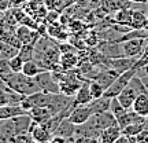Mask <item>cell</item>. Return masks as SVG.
Listing matches in <instances>:
<instances>
[{"label": "cell", "mask_w": 148, "mask_h": 143, "mask_svg": "<svg viewBox=\"0 0 148 143\" xmlns=\"http://www.w3.org/2000/svg\"><path fill=\"white\" fill-rule=\"evenodd\" d=\"M36 83L40 87V91H44V92H52V94H56V92H60V88H59V83L55 81L51 74V70H42L41 73H38L34 77Z\"/></svg>", "instance_id": "cell-4"}, {"label": "cell", "mask_w": 148, "mask_h": 143, "mask_svg": "<svg viewBox=\"0 0 148 143\" xmlns=\"http://www.w3.org/2000/svg\"><path fill=\"white\" fill-rule=\"evenodd\" d=\"M132 1H134V3H140V1L141 3H147V0H132Z\"/></svg>", "instance_id": "cell-27"}, {"label": "cell", "mask_w": 148, "mask_h": 143, "mask_svg": "<svg viewBox=\"0 0 148 143\" xmlns=\"http://www.w3.org/2000/svg\"><path fill=\"white\" fill-rule=\"evenodd\" d=\"M18 51L19 48L12 46L10 43H5L0 40V58H5V59H10L12 57L18 55Z\"/></svg>", "instance_id": "cell-19"}, {"label": "cell", "mask_w": 148, "mask_h": 143, "mask_svg": "<svg viewBox=\"0 0 148 143\" xmlns=\"http://www.w3.org/2000/svg\"><path fill=\"white\" fill-rule=\"evenodd\" d=\"M15 35L22 44H33L34 46L37 43V40L40 39V33H37L36 29H33V28L30 29L26 25H22V26L18 28Z\"/></svg>", "instance_id": "cell-7"}, {"label": "cell", "mask_w": 148, "mask_h": 143, "mask_svg": "<svg viewBox=\"0 0 148 143\" xmlns=\"http://www.w3.org/2000/svg\"><path fill=\"white\" fill-rule=\"evenodd\" d=\"M130 15H132V10H126L122 8L116 12L115 15V22L118 25H127L130 28Z\"/></svg>", "instance_id": "cell-21"}, {"label": "cell", "mask_w": 148, "mask_h": 143, "mask_svg": "<svg viewBox=\"0 0 148 143\" xmlns=\"http://www.w3.org/2000/svg\"><path fill=\"white\" fill-rule=\"evenodd\" d=\"M137 95H138V92L136 91V88L129 83V84L116 95V99L122 103V106L126 107L127 110H129V109H132L133 102H134V99L137 98Z\"/></svg>", "instance_id": "cell-8"}, {"label": "cell", "mask_w": 148, "mask_h": 143, "mask_svg": "<svg viewBox=\"0 0 148 143\" xmlns=\"http://www.w3.org/2000/svg\"><path fill=\"white\" fill-rule=\"evenodd\" d=\"M33 138L30 136V133H18L14 136V143H32Z\"/></svg>", "instance_id": "cell-26"}, {"label": "cell", "mask_w": 148, "mask_h": 143, "mask_svg": "<svg viewBox=\"0 0 148 143\" xmlns=\"http://www.w3.org/2000/svg\"><path fill=\"white\" fill-rule=\"evenodd\" d=\"M74 131H75V125H74L71 121H69L67 118H63L62 122L59 124V127L56 128V131L53 135H60V136H63L66 140L71 136H74Z\"/></svg>", "instance_id": "cell-15"}, {"label": "cell", "mask_w": 148, "mask_h": 143, "mask_svg": "<svg viewBox=\"0 0 148 143\" xmlns=\"http://www.w3.org/2000/svg\"><path fill=\"white\" fill-rule=\"evenodd\" d=\"M148 21V17L140 10H132L130 15V28L132 29H141L145 26Z\"/></svg>", "instance_id": "cell-16"}, {"label": "cell", "mask_w": 148, "mask_h": 143, "mask_svg": "<svg viewBox=\"0 0 148 143\" xmlns=\"http://www.w3.org/2000/svg\"><path fill=\"white\" fill-rule=\"evenodd\" d=\"M42 70H45L42 66L37 64L34 59H30V61H26L23 62V66H22V73L29 76V77H36L38 73H41Z\"/></svg>", "instance_id": "cell-17"}, {"label": "cell", "mask_w": 148, "mask_h": 143, "mask_svg": "<svg viewBox=\"0 0 148 143\" xmlns=\"http://www.w3.org/2000/svg\"><path fill=\"white\" fill-rule=\"evenodd\" d=\"M89 91L92 99H97L104 95V87L99 84L96 80H89Z\"/></svg>", "instance_id": "cell-23"}, {"label": "cell", "mask_w": 148, "mask_h": 143, "mask_svg": "<svg viewBox=\"0 0 148 143\" xmlns=\"http://www.w3.org/2000/svg\"><path fill=\"white\" fill-rule=\"evenodd\" d=\"M121 128L118 127V124L115 125H110V127L104 128L101 131L100 136H99V142L101 143H115L116 139L121 136Z\"/></svg>", "instance_id": "cell-11"}, {"label": "cell", "mask_w": 148, "mask_h": 143, "mask_svg": "<svg viewBox=\"0 0 148 143\" xmlns=\"http://www.w3.org/2000/svg\"><path fill=\"white\" fill-rule=\"evenodd\" d=\"M29 111L25 110L21 105H5V106H0V120H7V118H12L19 114H27Z\"/></svg>", "instance_id": "cell-12"}, {"label": "cell", "mask_w": 148, "mask_h": 143, "mask_svg": "<svg viewBox=\"0 0 148 143\" xmlns=\"http://www.w3.org/2000/svg\"><path fill=\"white\" fill-rule=\"evenodd\" d=\"M18 55L23 59V62L33 59V55H34V46H33V44H22L21 47H19Z\"/></svg>", "instance_id": "cell-22"}, {"label": "cell", "mask_w": 148, "mask_h": 143, "mask_svg": "<svg viewBox=\"0 0 148 143\" xmlns=\"http://www.w3.org/2000/svg\"><path fill=\"white\" fill-rule=\"evenodd\" d=\"M108 110L112 113V116L115 117V118H118V117H121L122 114H125L127 111V109L122 106V103L116 99V96H114V98H111L110 109H108Z\"/></svg>", "instance_id": "cell-20"}, {"label": "cell", "mask_w": 148, "mask_h": 143, "mask_svg": "<svg viewBox=\"0 0 148 143\" xmlns=\"http://www.w3.org/2000/svg\"><path fill=\"white\" fill-rule=\"evenodd\" d=\"M79 59L77 55H74V53H63L60 54V58H59V64L63 69H71V68H75L78 65Z\"/></svg>", "instance_id": "cell-18"}, {"label": "cell", "mask_w": 148, "mask_h": 143, "mask_svg": "<svg viewBox=\"0 0 148 143\" xmlns=\"http://www.w3.org/2000/svg\"><path fill=\"white\" fill-rule=\"evenodd\" d=\"M92 114H93V111L88 105H79V106L73 107L67 120L73 122L74 125H82L92 117Z\"/></svg>", "instance_id": "cell-5"}, {"label": "cell", "mask_w": 148, "mask_h": 143, "mask_svg": "<svg viewBox=\"0 0 148 143\" xmlns=\"http://www.w3.org/2000/svg\"><path fill=\"white\" fill-rule=\"evenodd\" d=\"M110 102H111V98L103 95L100 98H97V99H92L88 103V106L92 109L93 114L95 113H103V111H107L110 109Z\"/></svg>", "instance_id": "cell-14"}, {"label": "cell", "mask_w": 148, "mask_h": 143, "mask_svg": "<svg viewBox=\"0 0 148 143\" xmlns=\"http://www.w3.org/2000/svg\"><path fill=\"white\" fill-rule=\"evenodd\" d=\"M132 110L136 111L138 116L148 118V92H141L138 94L137 98L133 102Z\"/></svg>", "instance_id": "cell-10"}, {"label": "cell", "mask_w": 148, "mask_h": 143, "mask_svg": "<svg viewBox=\"0 0 148 143\" xmlns=\"http://www.w3.org/2000/svg\"><path fill=\"white\" fill-rule=\"evenodd\" d=\"M8 64H10V68L14 73H19L22 72V66H23V59L19 57V55H15L12 58L8 59Z\"/></svg>", "instance_id": "cell-24"}, {"label": "cell", "mask_w": 148, "mask_h": 143, "mask_svg": "<svg viewBox=\"0 0 148 143\" xmlns=\"http://www.w3.org/2000/svg\"><path fill=\"white\" fill-rule=\"evenodd\" d=\"M148 39H130L126 41H122V51L123 57H130V58H140L143 54L145 44Z\"/></svg>", "instance_id": "cell-3"}, {"label": "cell", "mask_w": 148, "mask_h": 143, "mask_svg": "<svg viewBox=\"0 0 148 143\" xmlns=\"http://www.w3.org/2000/svg\"><path fill=\"white\" fill-rule=\"evenodd\" d=\"M12 70L10 68V64H8V59L5 58H0V79L4 77L7 74H10Z\"/></svg>", "instance_id": "cell-25"}, {"label": "cell", "mask_w": 148, "mask_h": 143, "mask_svg": "<svg viewBox=\"0 0 148 143\" xmlns=\"http://www.w3.org/2000/svg\"><path fill=\"white\" fill-rule=\"evenodd\" d=\"M29 114H30L33 121L38 122V124L47 122L48 120L53 116L48 107H32V109L29 110Z\"/></svg>", "instance_id": "cell-13"}, {"label": "cell", "mask_w": 148, "mask_h": 143, "mask_svg": "<svg viewBox=\"0 0 148 143\" xmlns=\"http://www.w3.org/2000/svg\"><path fill=\"white\" fill-rule=\"evenodd\" d=\"M29 133L33 138V142L37 143H45V142H51L52 135L48 131L44 124H38L36 121H32L30 127H29Z\"/></svg>", "instance_id": "cell-6"}, {"label": "cell", "mask_w": 148, "mask_h": 143, "mask_svg": "<svg viewBox=\"0 0 148 143\" xmlns=\"http://www.w3.org/2000/svg\"><path fill=\"white\" fill-rule=\"evenodd\" d=\"M92 101L89 91V80L85 79L82 81L81 87L78 88V91L75 92V95L73 96V106H79V105H88Z\"/></svg>", "instance_id": "cell-9"}, {"label": "cell", "mask_w": 148, "mask_h": 143, "mask_svg": "<svg viewBox=\"0 0 148 143\" xmlns=\"http://www.w3.org/2000/svg\"><path fill=\"white\" fill-rule=\"evenodd\" d=\"M1 80H4L5 84L10 85L14 91H16V92H19V94L25 96L40 91V87L36 83L34 77H29L26 74H23L22 72H19V73L11 72L10 74L1 77Z\"/></svg>", "instance_id": "cell-1"}, {"label": "cell", "mask_w": 148, "mask_h": 143, "mask_svg": "<svg viewBox=\"0 0 148 143\" xmlns=\"http://www.w3.org/2000/svg\"><path fill=\"white\" fill-rule=\"evenodd\" d=\"M137 70H138L137 68H132V69H129V70H125L123 73L118 74V77L111 83L110 87L106 88V91H104V96H108V98H114V96H116L127 84H129V83H130L132 77L137 73Z\"/></svg>", "instance_id": "cell-2"}]
</instances>
